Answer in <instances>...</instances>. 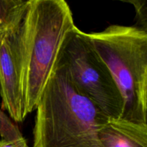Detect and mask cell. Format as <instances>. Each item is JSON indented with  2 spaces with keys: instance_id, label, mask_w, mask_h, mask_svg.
<instances>
[{
  "instance_id": "cell-1",
  "label": "cell",
  "mask_w": 147,
  "mask_h": 147,
  "mask_svg": "<svg viewBox=\"0 0 147 147\" xmlns=\"http://www.w3.org/2000/svg\"><path fill=\"white\" fill-rule=\"evenodd\" d=\"M64 0H27L8 30L17 63L25 119L35 110L66 37L76 27Z\"/></svg>"
},
{
  "instance_id": "cell-2",
  "label": "cell",
  "mask_w": 147,
  "mask_h": 147,
  "mask_svg": "<svg viewBox=\"0 0 147 147\" xmlns=\"http://www.w3.org/2000/svg\"><path fill=\"white\" fill-rule=\"evenodd\" d=\"M34 111L33 147H103L109 117L75 88L59 57Z\"/></svg>"
},
{
  "instance_id": "cell-3",
  "label": "cell",
  "mask_w": 147,
  "mask_h": 147,
  "mask_svg": "<svg viewBox=\"0 0 147 147\" xmlns=\"http://www.w3.org/2000/svg\"><path fill=\"white\" fill-rule=\"evenodd\" d=\"M86 35L119 89L123 101L121 118L147 123V32L113 24Z\"/></svg>"
},
{
  "instance_id": "cell-4",
  "label": "cell",
  "mask_w": 147,
  "mask_h": 147,
  "mask_svg": "<svg viewBox=\"0 0 147 147\" xmlns=\"http://www.w3.org/2000/svg\"><path fill=\"white\" fill-rule=\"evenodd\" d=\"M59 57L79 92L108 117H121L123 101L119 89L86 32L75 27L66 37Z\"/></svg>"
},
{
  "instance_id": "cell-5",
  "label": "cell",
  "mask_w": 147,
  "mask_h": 147,
  "mask_svg": "<svg viewBox=\"0 0 147 147\" xmlns=\"http://www.w3.org/2000/svg\"><path fill=\"white\" fill-rule=\"evenodd\" d=\"M0 97L1 110L14 122L25 119L18 69L8 31L0 36Z\"/></svg>"
},
{
  "instance_id": "cell-6",
  "label": "cell",
  "mask_w": 147,
  "mask_h": 147,
  "mask_svg": "<svg viewBox=\"0 0 147 147\" xmlns=\"http://www.w3.org/2000/svg\"><path fill=\"white\" fill-rule=\"evenodd\" d=\"M98 136L103 147H147V123L109 117Z\"/></svg>"
},
{
  "instance_id": "cell-7",
  "label": "cell",
  "mask_w": 147,
  "mask_h": 147,
  "mask_svg": "<svg viewBox=\"0 0 147 147\" xmlns=\"http://www.w3.org/2000/svg\"><path fill=\"white\" fill-rule=\"evenodd\" d=\"M27 0H0V36L17 23Z\"/></svg>"
},
{
  "instance_id": "cell-8",
  "label": "cell",
  "mask_w": 147,
  "mask_h": 147,
  "mask_svg": "<svg viewBox=\"0 0 147 147\" xmlns=\"http://www.w3.org/2000/svg\"><path fill=\"white\" fill-rule=\"evenodd\" d=\"M0 136L1 140L11 142L24 138L14 121L3 110H0Z\"/></svg>"
},
{
  "instance_id": "cell-9",
  "label": "cell",
  "mask_w": 147,
  "mask_h": 147,
  "mask_svg": "<svg viewBox=\"0 0 147 147\" xmlns=\"http://www.w3.org/2000/svg\"><path fill=\"white\" fill-rule=\"evenodd\" d=\"M123 1L131 4L134 7L136 24L134 26L147 32V0H124Z\"/></svg>"
},
{
  "instance_id": "cell-10",
  "label": "cell",
  "mask_w": 147,
  "mask_h": 147,
  "mask_svg": "<svg viewBox=\"0 0 147 147\" xmlns=\"http://www.w3.org/2000/svg\"><path fill=\"white\" fill-rule=\"evenodd\" d=\"M0 147H30L27 144V140L24 138L18 140L7 142V141L0 140Z\"/></svg>"
}]
</instances>
